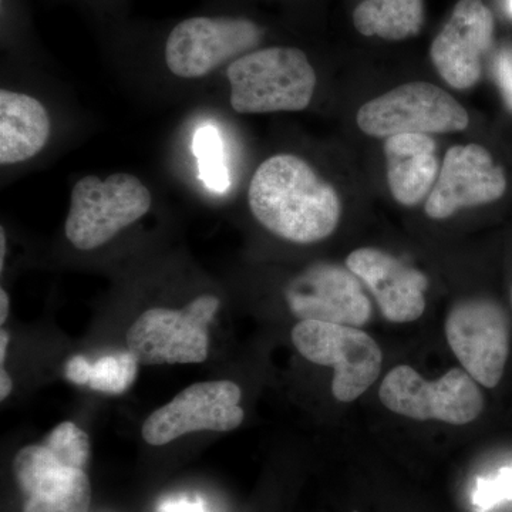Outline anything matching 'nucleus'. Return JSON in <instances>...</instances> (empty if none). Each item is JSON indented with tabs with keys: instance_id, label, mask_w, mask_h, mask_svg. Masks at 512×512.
Returning a JSON list of instances; mask_svg holds the SVG:
<instances>
[{
	"instance_id": "1",
	"label": "nucleus",
	"mask_w": 512,
	"mask_h": 512,
	"mask_svg": "<svg viewBox=\"0 0 512 512\" xmlns=\"http://www.w3.org/2000/svg\"><path fill=\"white\" fill-rule=\"evenodd\" d=\"M255 220L293 244H315L338 228V192L303 158L278 154L256 168L248 190Z\"/></svg>"
},
{
	"instance_id": "2",
	"label": "nucleus",
	"mask_w": 512,
	"mask_h": 512,
	"mask_svg": "<svg viewBox=\"0 0 512 512\" xmlns=\"http://www.w3.org/2000/svg\"><path fill=\"white\" fill-rule=\"evenodd\" d=\"M229 101L239 114L302 111L311 104L316 73L296 47H266L238 57L227 69Z\"/></svg>"
},
{
	"instance_id": "3",
	"label": "nucleus",
	"mask_w": 512,
	"mask_h": 512,
	"mask_svg": "<svg viewBox=\"0 0 512 512\" xmlns=\"http://www.w3.org/2000/svg\"><path fill=\"white\" fill-rule=\"evenodd\" d=\"M153 195L136 175H87L74 184L64 232L80 251H93L148 214Z\"/></svg>"
},
{
	"instance_id": "4",
	"label": "nucleus",
	"mask_w": 512,
	"mask_h": 512,
	"mask_svg": "<svg viewBox=\"0 0 512 512\" xmlns=\"http://www.w3.org/2000/svg\"><path fill=\"white\" fill-rule=\"evenodd\" d=\"M220 305L217 296L202 295L183 309H148L128 329L127 348L144 366L205 362L208 328Z\"/></svg>"
},
{
	"instance_id": "5",
	"label": "nucleus",
	"mask_w": 512,
	"mask_h": 512,
	"mask_svg": "<svg viewBox=\"0 0 512 512\" xmlns=\"http://www.w3.org/2000/svg\"><path fill=\"white\" fill-rule=\"evenodd\" d=\"M292 342L309 362L335 370L332 393L339 402H355L382 372V349L360 328L301 320L292 329Z\"/></svg>"
},
{
	"instance_id": "6",
	"label": "nucleus",
	"mask_w": 512,
	"mask_h": 512,
	"mask_svg": "<svg viewBox=\"0 0 512 512\" xmlns=\"http://www.w3.org/2000/svg\"><path fill=\"white\" fill-rule=\"evenodd\" d=\"M379 396L390 412L414 420H439L453 426L471 423L484 410L480 387L460 367L448 370L436 382H427L413 367H394L384 377Z\"/></svg>"
},
{
	"instance_id": "7",
	"label": "nucleus",
	"mask_w": 512,
	"mask_h": 512,
	"mask_svg": "<svg viewBox=\"0 0 512 512\" xmlns=\"http://www.w3.org/2000/svg\"><path fill=\"white\" fill-rule=\"evenodd\" d=\"M466 109L440 87L426 82L403 84L367 101L357 113V126L367 136L441 134L468 127Z\"/></svg>"
},
{
	"instance_id": "8",
	"label": "nucleus",
	"mask_w": 512,
	"mask_h": 512,
	"mask_svg": "<svg viewBox=\"0 0 512 512\" xmlns=\"http://www.w3.org/2000/svg\"><path fill=\"white\" fill-rule=\"evenodd\" d=\"M264 30L245 18H198L178 23L165 42L168 70L181 79H201L222 64L254 52Z\"/></svg>"
},
{
	"instance_id": "9",
	"label": "nucleus",
	"mask_w": 512,
	"mask_h": 512,
	"mask_svg": "<svg viewBox=\"0 0 512 512\" xmlns=\"http://www.w3.org/2000/svg\"><path fill=\"white\" fill-rule=\"evenodd\" d=\"M446 336L477 383L493 389L501 382L510 355V320L498 303L484 298L456 303L447 316Z\"/></svg>"
},
{
	"instance_id": "10",
	"label": "nucleus",
	"mask_w": 512,
	"mask_h": 512,
	"mask_svg": "<svg viewBox=\"0 0 512 512\" xmlns=\"http://www.w3.org/2000/svg\"><path fill=\"white\" fill-rule=\"evenodd\" d=\"M241 399L238 384L228 380L191 384L151 413L141 434L151 446H164L194 431L238 429L245 417Z\"/></svg>"
},
{
	"instance_id": "11",
	"label": "nucleus",
	"mask_w": 512,
	"mask_h": 512,
	"mask_svg": "<svg viewBox=\"0 0 512 512\" xmlns=\"http://www.w3.org/2000/svg\"><path fill=\"white\" fill-rule=\"evenodd\" d=\"M296 318L362 328L372 316V305L362 281L350 269L315 264L296 276L285 292Z\"/></svg>"
},
{
	"instance_id": "12",
	"label": "nucleus",
	"mask_w": 512,
	"mask_h": 512,
	"mask_svg": "<svg viewBox=\"0 0 512 512\" xmlns=\"http://www.w3.org/2000/svg\"><path fill=\"white\" fill-rule=\"evenodd\" d=\"M494 30L493 13L483 0H458L430 49L431 62L448 86L467 90L480 80Z\"/></svg>"
},
{
	"instance_id": "13",
	"label": "nucleus",
	"mask_w": 512,
	"mask_h": 512,
	"mask_svg": "<svg viewBox=\"0 0 512 512\" xmlns=\"http://www.w3.org/2000/svg\"><path fill=\"white\" fill-rule=\"evenodd\" d=\"M507 190L503 168L478 144L451 147L426 202V214L446 220L464 208L500 200Z\"/></svg>"
},
{
	"instance_id": "14",
	"label": "nucleus",
	"mask_w": 512,
	"mask_h": 512,
	"mask_svg": "<svg viewBox=\"0 0 512 512\" xmlns=\"http://www.w3.org/2000/svg\"><path fill=\"white\" fill-rule=\"evenodd\" d=\"M13 476L26 497L23 512H89L92 483L86 471L67 466L45 443L16 454Z\"/></svg>"
},
{
	"instance_id": "15",
	"label": "nucleus",
	"mask_w": 512,
	"mask_h": 512,
	"mask_svg": "<svg viewBox=\"0 0 512 512\" xmlns=\"http://www.w3.org/2000/svg\"><path fill=\"white\" fill-rule=\"evenodd\" d=\"M346 266L372 291L389 322H414L426 311L429 279L400 259L380 249L360 248L348 256Z\"/></svg>"
},
{
	"instance_id": "16",
	"label": "nucleus",
	"mask_w": 512,
	"mask_h": 512,
	"mask_svg": "<svg viewBox=\"0 0 512 512\" xmlns=\"http://www.w3.org/2000/svg\"><path fill=\"white\" fill-rule=\"evenodd\" d=\"M384 156L394 200L413 207L430 195L440 173L433 138L427 134H399L386 138Z\"/></svg>"
},
{
	"instance_id": "17",
	"label": "nucleus",
	"mask_w": 512,
	"mask_h": 512,
	"mask_svg": "<svg viewBox=\"0 0 512 512\" xmlns=\"http://www.w3.org/2000/svg\"><path fill=\"white\" fill-rule=\"evenodd\" d=\"M52 134L42 101L26 93L0 92V164L15 165L36 157Z\"/></svg>"
},
{
	"instance_id": "18",
	"label": "nucleus",
	"mask_w": 512,
	"mask_h": 512,
	"mask_svg": "<svg viewBox=\"0 0 512 512\" xmlns=\"http://www.w3.org/2000/svg\"><path fill=\"white\" fill-rule=\"evenodd\" d=\"M424 20V0H363L353 12L360 35L392 42L419 35Z\"/></svg>"
},
{
	"instance_id": "19",
	"label": "nucleus",
	"mask_w": 512,
	"mask_h": 512,
	"mask_svg": "<svg viewBox=\"0 0 512 512\" xmlns=\"http://www.w3.org/2000/svg\"><path fill=\"white\" fill-rule=\"evenodd\" d=\"M137 357L128 352L104 356L92 363L89 384L92 390L101 393L121 394L130 389L138 373Z\"/></svg>"
},
{
	"instance_id": "20",
	"label": "nucleus",
	"mask_w": 512,
	"mask_h": 512,
	"mask_svg": "<svg viewBox=\"0 0 512 512\" xmlns=\"http://www.w3.org/2000/svg\"><path fill=\"white\" fill-rule=\"evenodd\" d=\"M194 153L200 165L201 178L214 191L227 190L229 185L227 165L222 154V141L217 128L202 127L194 138Z\"/></svg>"
},
{
	"instance_id": "21",
	"label": "nucleus",
	"mask_w": 512,
	"mask_h": 512,
	"mask_svg": "<svg viewBox=\"0 0 512 512\" xmlns=\"http://www.w3.org/2000/svg\"><path fill=\"white\" fill-rule=\"evenodd\" d=\"M43 443L67 466L84 470L89 463V436L72 421H63L56 426Z\"/></svg>"
},
{
	"instance_id": "22",
	"label": "nucleus",
	"mask_w": 512,
	"mask_h": 512,
	"mask_svg": "<svg viewBox=\"0 0 512 512\" xmlns=\"http://www.w3.org/2000/svg\"><path fill=\"white\" fill-rule=\"evenodd\" d=\"M512 500V466L501 468L491 476L480 478L473 493V504L478 511H487L495 505Z\"/></svg>"
},
{
	"instance_id": "23",
	"label": "nucleus",
	"mask_w": 512,
	"mask_h": 512,
	"mask_svg": "<svg viewBox=\"0 0 512 512\" xmlns=\"http://www.w3.org/2000/svg\"><path fill=\"white\" fill-rule=\"evenodd\" d=\"M92 363L82 355L73 356L64 366V377L77 386L89 384Z\"/></svg>"
},
{
	"instance_id": "24",
	"label": "nucleus",
	"mask_w": 512,
	"mask_h": 512,
	"mask_svg": "<svg viewBox=\"0 0 512 512\" xmlns=\"http://www.w3.org/2000/svg\"><path fill=\"white\" fill-rule=\"evenodd\" d=\"M495 74L508 106L512 109V53L505 52L495 62Z\"/></svg>"
},
{
	"instance_id": "25",
	"label": "nucleus",
	"mask_w": 512,
	"mask_h": 512,
	"mask_svg": "<svg viewBox=\"0 0 512 512\" xmlns=\"http://www.w3.org/2000/svg\"><path fill=\"white\" fill-rule=\"evenodd\" d=\"M160 512H204L200 503H188V501H177L167 503L160 508Z\"/></svg>"
},
{
	"instance_id": "26",
	"label": "nucleus",
	"mask_w": 512,
	"mask_h": 512,
	"mask_svg": "<svg viewBox=\"0 0 512 512\" xmlns=\"http://www.w3.org/2000/svg\"><path fill=\"white\" fill-rule=\"evenodd\" d=\"M12 389V379H10L9 373L2 367V370H0V400L8 399Z\"/></svg>"
},
{
	"instance_id": "27",
	"label": "nucleus",
	"mask_w": 512,
	"mask_h": 512,
	"mask_svg": "<svg viewBox=\"0 0 512 512\" xmlns=\"http://www.w3.org/2000/svg\"><path fill=\"white\" fill-rule=\"evenodd\" d=\"M9 316V295L5 289H0V323H5Z\"/></svg>"
},
{
	"instance_id": "28",
	"label": "nucleus",
	"mask_w": 512,
	"mask_h": 512,
	"mask_svg": "<svg viewBox=\"0 0 512 512\" xmlns=\"http://www.w3.org/2000/svg\"><path fill=\"white\" fill-rule=\"evenodd\" d=\"M8 345V333H6L5 330H2V332H0V363H2V365L5 363L6 349H8Z\"/></svg>"
},
{
	"instance_id": "29",
	"label": "nucleus",
	"mask_w": 512,
	"mask_h": 512,
	"mask_svg": "<svg viewBox=\"0 0 512 512\" xmlns=\"http://www.w3.org/2000/svg\"><path fill=\"white\" fill-rule=\"evenodd\" d=\"M5 254H6V235L5 229H0V271L3 272L5 268Z\"/></svg>"
},
{
	"instance_id": "30",
	"label": "nucleus",
	"mask_w": 512,
	"mask_h": 512,
	"mask_svg": "<svg viewBox=\"0 0 512 512\" xmlns=\"http://www.w3.org/2000/svg\"><path fill=\"white\" fill-rule=\"evenodd\" d=\"M508 10H510V13L512 15V0H508Z\"/></svg>"
},
{
	"instance_id": "31",
	"label": "nucleus",
	"mask_w": 512,
	"mask_h": 512,
	"mask_svg": "<svg viewBox=\"0 0 512 512\" xmlns=\"http://www.w3.org/2000/svg\"><path fill=\"white\" fill-rule=\"evenodd\" d=\"M511 305H512V295H511Z\"/></svg>"
}]
</instances>
